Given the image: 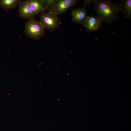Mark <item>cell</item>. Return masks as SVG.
<instances>
[{"label":"cell","mask_w":131,"mask_h":131,"mask_svg":"<svg viewBox=\"0 0 131 131\" xmlns=\"http://www.w3.org/2000/svg\"><path fill=\"white\" fill-rule=\"evenodd\" d=\"M93 8L102 22L109 25L115 22L120 11L118 5L107 0H95Z\"/></svg>","instance_id":"6da1fadb"},{"label":"cell","mask_w":131,"mask_h":131,"mask_svg":"<svg viewBox=\"0 0 131 131\" xmlns=\"http://www.w3.org/2000/svg\"><path fill=\"white\" fill-rule=\"evenodd\" d=\"M45 28L40 21L34 18L28 20L25 27V34L30 38L37 40L44 35Z\"/></svg>","instance_id":"7a4b0ae2"},{"label":"cell","mask_w":131,"mask_h":131,"mask_svg":"<svg viewBox=\"0 0 131 131\" xmlns=\"http://www.w3.org/2000/svg\"><path fill=\"white\" fill-rule=\"evenodd\" d=\"M40 19L45 28L50 31L58 28L61 24L58 15L48 12L41 14Z\"/></svg>","instance_id":"3957f363"},{"label":"cell","mask_w":131,"mask_h":131,"mask_svg":"<svg viewBox=\"0 0 131 131\" xmlns=\"http://www.w3.org/2000/svg\"><path fill=\"white\" fill-rule=\"evenodd\" d=\"M78 0H56L52 10L49 13L60 15L74 7Z\"/></svg>","instance_id":"277c9868"},{"label":"cell","mask_w":131,"mask_h":131,"mask_svg":"<svg viewBox=\"0 0 131 131\" xmlns=\"http://www.w3.org/2000/svg\"><path fill=\"white\" fill-rule=\"evenodd\" d=\"M102 23L98 16L90 15L86 18L82 25L86 29L87 32L97 31L101 27Z\"/></svg>","instance_id":"5b68a950"},{"label":"cell","mask_w":131,"mask_h":131,"mask_svg":"<svg viewBox=\"0 0 131 131\" xmlns=\"http://www.w3.org/2000/svg\"><path fill=\"white\" fill-rule=\"evenodd\" d=\"M18 7V15L23 19L29 20L34 18L36 15L26 0L22 1Z\"/></svg>","instance_id":"8992f818"},{"label":"cell","mask_w":131,"mask_h":131,"mask_svg":"<svg viewBox=\"0 0 131 131\" xmlns=\"http://www.w3.org/2000/svg\"><path fill=\"white\" fill-rule=\"evenodd\" d=\"M88 16L85 7L78 8L72 11L71 17L73 22L77 25H82L86 18Z\"/></svg>","instance_id":"52a82bcc"},{"label":"cell","mask_w":131,"mask_h":131,"mask_svg":"<svg viewBox=\"0 0 131 131\" xmlns=\"http://www.w3.org/2000/svg\"><path fill=\"white\" fill-rule=\"evenodd\" d=\"M27 2L36 15L41 14L46 11L42 0H27Z\"/></svg>","instance_id":"ba28073f"},{"label":"cell","mask_w":131,"mask_h":131,"mask_svg":"<svg viewBox=\"0 0 131 131\" xmlns=\"http://www.w3.org/2000/svg\"><path fill=\"white\" fill-rule=\"evenodd\" d=\"M120 11L122 12L126 19L131 18V0H122L118 5Z\"/></svg>","instance_id":"9c48e42d"},{"label":"cell","mask_w":131,"mask_h":131,"mask_svg":"<svg viewBox=\"0 0 131 131\" xmlns=\"http://www.w3.org/2000/svg\"><path fill=\"white\" fill-rule=\"evenodd\" d=\"M22 1L21 0H0V7L3 10H11L18 6Z\"/></svg>","instance_id":"30bf717a"},{"label":"cell","mask_w":131,"mask_h":131,"mask_svg":"<svg viewBox=\"0 0 131 131\" xmlns=\"http://www.w3.org/2000/svg\"><path fill=\"white\" fill-rule=\"evenodd\" d=\"M56 0H42L46 10L49 12L52 9Z\"/></svg>","instance_id":"8fae6325"},{"label":"cell","mask_w":131,"mask_h":131,"mask_svg":"<svg viewBox=\"0 0 131 131\" xmlns=\"http://www.w3.org/2000/svg\"><path fill=\"white\" fill-rule=\"evenodd\" d=\"M95 0H84L83 7H85L87 5L90 4L94 2Z\"/></svg>","instance_id":"7c38bea8"}]
</instances>
